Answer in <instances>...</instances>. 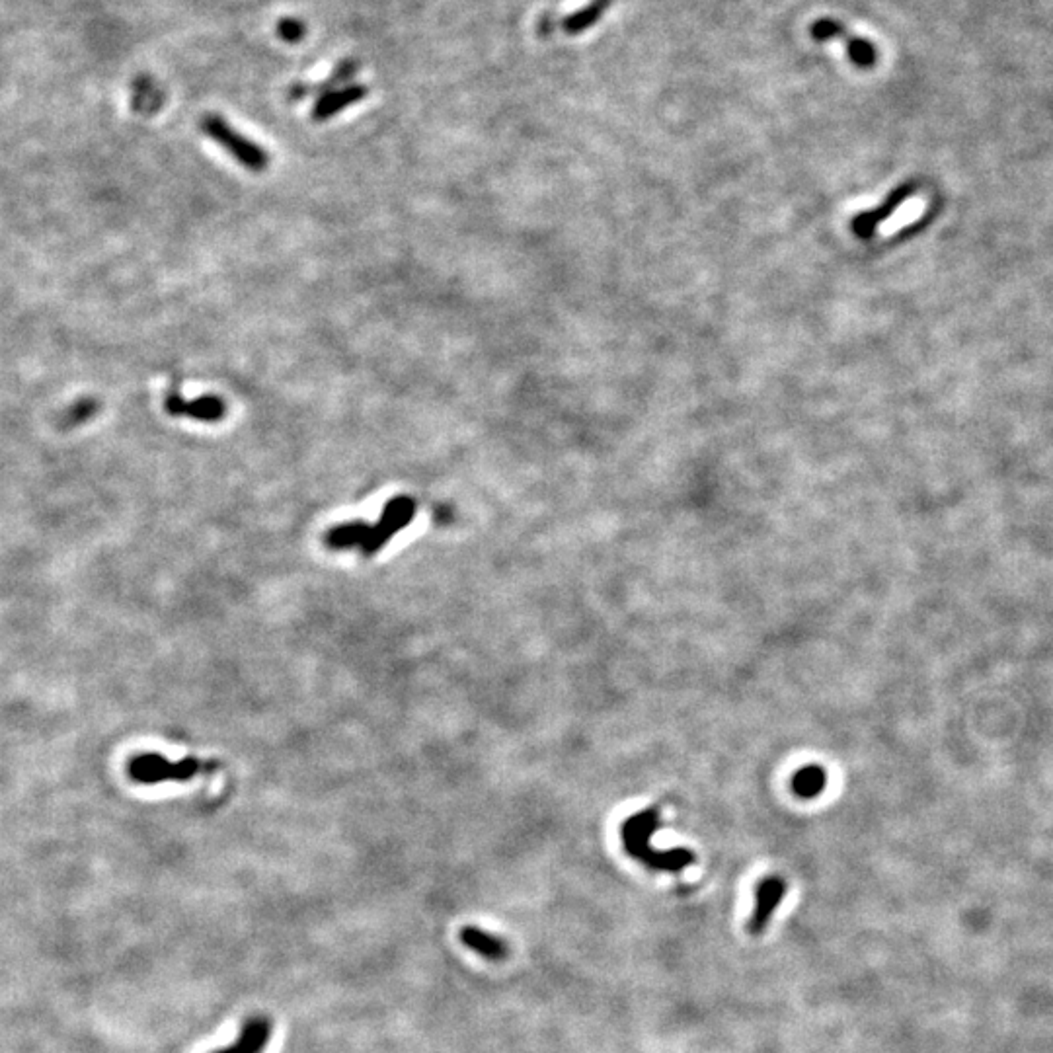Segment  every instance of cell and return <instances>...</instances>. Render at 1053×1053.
Wrapping results in <instances>:
<instances>
[{"instance_id": "cell-8", "label": "cell", "mask_w": 1053, "mask_h": 1053, "mask_svg": "<svg viewBox=\"0 0 1053 1053\" xmlns=\"http://www.w3.org/2000/svg\"><path fill=\"white\" fill-rule=\"evenodd\" d=\"M272 1038V1020L268 1016H250L233 1046L213 1053H264Z\"/></svg>"}, {"instance_id": "cell-6", "label": "cell", "mask_w": 1053, "mask_h": 1053, "mask_svg": "<svg viewBox=\"0 0 1053 1053\" xmlns=\"http://www.w3.org/2000/svg\"><path fill=\"white\" fill-rule=\"evenodd\" d=\"M164 408L170 416L192 418L205 424H217L227 416V404L219 394H203L195 400H186L182 392L170 390L164 398Z\"/></svg>"}, {"instance_id": "cell-15", "label": "cell", "mask_w": 1053, "mask_h": 1053, "mask_svg": "<svg viewBox=\"0 0 1053 1053\" xmlns=\"http://www.w3.org/2000/svg\"><path fill=\"white\" fill-rule=\"evenodd\" d=\"M277 34L287 43H299L307 36V26L299 18H283L277 26Z\"/></svg>"}, {"instance_id": "cell-13", "label": "cell", "mask_w": 1053, "mask_h": 1053, "mask_svg": "<svg viewBox=\"0 0 1053 1053\" xmlns=\"http://www.w3.org/2000/svg\"><path fill=\"white\" fill-rule=\"evenodd\" d=\"M357 69H359V65H357L355 61H351V59H346V61H342V63H340V65H338V67L334 69V73L330 75V78H326L324 82L316 84L314 88H305V86H297V88H295V92H293V96H295V98H299V96H307V94H312V92H316L318 96H322V94H326V92L338 90V86H340V88H344V86H350L351 80H353V77L357 75Z\"/></svg>"}, {"instance_id": "cell-7", "label": "cell", "mask_w": 1053, "mask_h": 1053, "mask_svg": "<svg viewBox=\"0 0 1053 1053\" xmlns=\"http://www.w3.org/2000/svg\"><path fill=\"white\" fill-rule=\"evenodd\" d=\"M786 894V882L780 876H767L755 888V905L747 929L751 935H763Z\"/></svg>"}, {"instance_id": "cell-11", "label": "cell", "mask_w": 1053, "mask_h": 1053, "mask_svg": "<svg viewBox=\"0 0 1053 1053\" xmlns=\"http://www.w3.org/2000/svg\"><path fill=\"white\" fill-rule=\"evenodd\" d=\"M911 192H913L911 186H901V188H897L896 192H892V195L888 197V201H886L882 207L858 215L857 219H855V223H853V225H855V231H857L860 236H870V234L876 231V227H878L882 221L890 219V217L896 213L897 207H899L901 203H905V199L911 195Z\"/></svg>"}, {"instance_id": "cell-9", "label": "cell", "mask_w": 1053, "mask_h": 1053, "mask_svg": "<svg viewBox=\"0 0 1053 1053\" xmlns=\"http://www.w3.org/2000/svg\"><path fill=\"white\" fill-rule=\"evenodd\" d=\"M367 94H369V90L365 86H361V84H350V86L326 92V94L318 96V100H316V104L312 108V119L314 121H328L330 117L344 112L346 108H350L357 102H361Z\"/></svg>"}, {"instance_id": "cell-14", "label": "cell", "mask_w": 1053, "mask_h": 1053, "mask_svg": "<svg viewBox=\"0 0 1053 1053\" xmlns=\"http://www.w3.org/2000/svg\"><path fill=\"white\" fill-rule=\"evenodd\" d=\"M825 782H827V775H825V769H821L818 765H808L804 769H800L794 779H792V788L794 792L800 796V798H816L823 788H825Z\"/></svg>"}, {"instance_id": "cell-10", "label": "cell", "mask_w": 1053, "mask_h": 1053, "mask_svg": "<svg viewBox=\"0 0 1053 1053\" xmlns=\"http://www.w3.org/2000/svg\"><path fill=\"white\" fill-rule=\"evenodd\" d=\"M459 938H461V942L467 946L468 950L476 952L478 956H482V958H486L490 962H502V960H506L507 954H509V948H507L504 938L492 935L488 931H482L480 927H474V925L463 927Z\"/></svg>"}, {"instance_id": "cell-2", "label": "cell", "mask_w": 1053, "mask_h": 1053, "mask_svg": "<svg viewBox=\"0 0 1053 1053\" xmlns=\"http://www.w3.org/2000/svg\"><path fill=\"white\" fill-rule=\"evenodd\" d=\"M660 827L658 810H644L626 819L621 829L624 851L652 870L660 872H679L691 866L697 857L689 849H669L660 851L652 847V835Z\"/></svg>"}, {"instance_id": "cell-12", "label": "cell", "mask_w": 1053, "mask_h": 1053, "mask_svg": "<svg viewBox=\"0 0 1053 1053\" xmlns=\"http://www.w3.org/2000/svg\"><path fill=\"white\" fill-rule=\"evenodd\" d=\"M611 4H613V0H591L585 8L574 12L568 18H564L560 26L570 36L582 34L585 30H589L591 26H595L597 20H601L605 16V12L609 10Z\"/></svg>"}, {"instance_id": "cell-1", "label": "cell", "mask_w": 1053, "mask_h": 1053, "mask_svg": "<svg viewBox=\"0 0 1053 1053\" xmlns=\"http://www.w3.org/2000/svg\"><path fill=\"white\" fill-rule=\"evenodd\" d=\"M416 511L418 504L410 496L392 498L383 509L377 525H367L365 521H348L336 525L326 533L324 543L332 550L359 548L365 556H373L383 546H387L396 533L410 525V521L416 517Z\"/></svg>"}, {"instance_id": "cell-4", "label": "cell", "mask_w": 1053, "mask_h": 1053, "mask_svg": "<svg viewBox=\"0 0 1053 1053\" xmlns=\"http://www.w3.org/2000/svg\"><path fill=\"white\" fill-rule=\"evenodd\" d=\"M201 129L209 139H213L219 147H223L246 170L264 172L268 168L270 164L268 153L260 145L252 143L248 137L238 133L227 119L217 114H207L201 119Z\"/></svg>"}, {"instance_id": "cell-5", "label": "cell", "mask_w": 1053, "mask_h": 1053, "mask_svg": "<svg viewBox=\"0 0 1053 1053\" xmlns=\"http://www.w3.org/2000/svg\"><path fill=\"white\" fill-rule=\"evenodd\" d=\"M812 36L818 41H841L847 47L849 59L862 69L874 67L878 61V49L868 38L857 36L847 26L833 18H821L812 26Z\"/></svg>"}, {"instance_id": "cell-3", "label": "cell", "mask_w": 1053, "mask_h": 1053, "mask_svg": "<svg viewBox=\"0 0 1053 1053\" xmlns=\"http://www.w3.org/2000/svg\"><path fill=\"white\" fill-rule=\"evenodd\" d=\"M217 769L215 761H201L197 757H186L182 761H168L158 753H141L127 765L129 777L139 784L160 782H186L199 775H211Z\"/></svg>"}]
</instances>
